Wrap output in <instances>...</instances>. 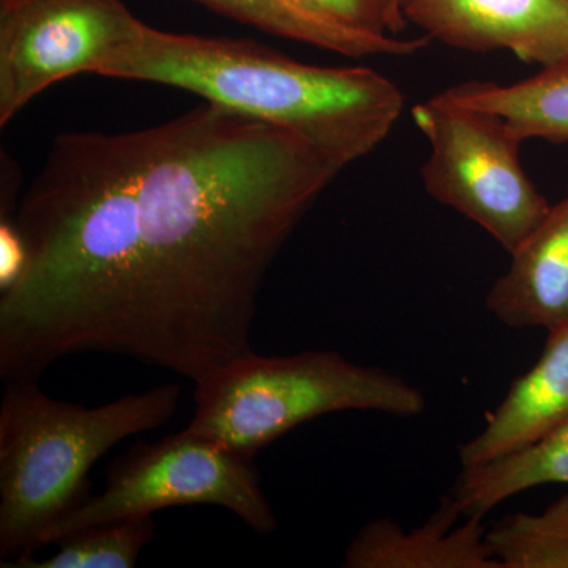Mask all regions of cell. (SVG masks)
<instances>
[{"label":"cell","mask_w":568,"mask_h":568,"mask_svg":"<svg viewBox=\"0 0 568 568\" xmlns=\"http://www.w3.org/2000/svg\"><path fill=\"white\" fill-rule=\"evenodd\" d=\"M343 168L297 134L205 102L125 133H63L11 220L0 377L125 355L192 383L252 353L265 275Z\"/></svg>","instance_id":"cell-1"},{"label":"cell","mask_w":568,"mask_h":568,"mask_svg":"<svg viewBox=\"0 0 568 568\" xmlns=\"http://www.w3.org/2000/svg\"><path fill=\"white\" fill-rule=\"evenodd\" d=\"M447 102L491 112L518 140L568 144V61L517 84L470 81L437 93Z\"/></svg>","instance_id":"cell-12"},{"label":"cell","mask_w":568,"mask_h":568,"mask_svg":"<svg viewBox=\"0 0 568 568\" xmlns=\"http://www.w3.org/2000/svg\"><path fill=\"white\" fill-rule=\"evenodd\" d=\"M403 18L458 50H507L523 62L568 61V0H398Z\"/></svg>","instance_id":"cell-8"},{"label":"cell","mask_w":568,"mask_h":568,"mask_svg":"<svg viewBox=\"0 0 568 568\" xmlns=\"http://www.w3.org/2000/svg\"><path fill=\"white\" fill-rule=\"evenodd\" d=\"M568 420V321L549 328L544 353L518 377L485 428L458 448L463 467L485 465L537 443Z\"/></svg>","instance_id":"cell-9"},{"label":"cell","mask_w":568,"mask_h":568,"mask_svg":"<svg viewBox=\"0 0 568 568\" xmlns=\"http://www.w3.org/2000/svg\"><path fill=\"white\" fill-rule=\"evenodd\" d=\"M297 9L325 22L368 33L395 36L406 28L398 0H290Z\"/></svg>","instance_id":"cell-17"},{"label":"cell","mask_w":568,"mask_h":568,"mask_svg":"<svg viewBox=\"0 0 568 568\" xmlns=\"http://www.w3.org/2000/svg\"><path fill=\"white\" fill-rule=\"evenodd\" d=\"M413 118L432 149L426 193L514 253L551 207L519 163L523 141L496 114L439 95L414 106Z\"/></svg>","instance_id":"cell-6"},{"label":"cell","mask_w":568,"mask_h":568,"mask_svg":"<svg viewBox=\"0 0 568 568\" xmlns=\"http://www.w3.org/2000/svg\"><path fill=\"white\" fill-rule=\"evenodd\" d=\"M24 2V0H0V9H9V7L17 6V3Z\"/></svg>","instance_id":"cell-19"},{"label":"cell","mask_w":568,"mask_h":568,"mask_svg":"<svg viewBox=\"0 0 568 568\" xmlns=\"http://www.w3.org/2000/svg\"><path fill=\"white\" fill-rule=\"evenodd\" d=\"M163 384L85 407L7 381L0 403V566L36 558L43 538L91 493L89 470L126 437L166 424L181 399Z\"/></svg>","instance_id":"cell-3"},{"label":"cell","mask_w":568,"mask_h":568,"mask_svg":"<svg viewBox=\"0 0 568 568\" xmlns=\"http://www.w3.org/2000/svg\"><path fill=\"white\" fill-rule=\"evenodd\" d=\"M485 305L510 328H549L568 321V196L511 253Z\"/></svg>","instance_id":"cell-10"},{"label":"cell","mask_w":568,"mask_h":568,"mask_svg":"<svg viewBox=\"0 0 568 568\" xmlns=\"http://www.w3.org/2000/svg\"><path fill=\"white\" fill-rule=\"evenodd\" d=\"M425 395L405 377L334 351L241 355L194 383L186 432L254 458L295 426L346 410L416 417Z\"/></svg>","instance_id":"cell-4"},{"label":"cell","mask_w":568,"mask_h":568,"mask_svg":"<svg viewBox=\"0 0 568 568\" xmlns=\"http://www.w3.org/2000/svg\"><path fill=\"white\" fill-rule=\"evenodd\" d=\"M211 9L274 33L323 50L338 52L347 58L368 55H413L425 50L429 37L398 39L395 36H368L338 28L297 9L290 0H197Z\"/></svg>","instance_id":"cell-14"},{"label":"cell","mask_w":568,"mask_h":568,"mask_svg":"<svg viewBox=\"0 0 568 568\" xmlns=\"http://www.w3.org/2000/svg\"><path fill=\"white\" fill-rule=\"evenodd\" d=\"M487 541L500 568H568V489L541 514L500 519Z\"/></svg>","instance_id":"cell-15"},{"label":"cell","mask_w":568,"mask_h":568,"mask_svg":"<svg viewBox=\"0 0 568 568\" xmlns=\"http://www.w3.org/2000/svg\"><path fill=\"white\" fill-rule=\"evenodd\" d=\"M253 459L186 429L156 443L134 444L108 466L103 491L52 526L43 547L85 526L181 506L226 508L253 532L267 536L278 521Z\"/></svg>","instance_id":"cell-5"},{"label":"cell","mask_w":568,"mask_h":568,"mask_svg":"<svg viewBox=\"0 0 568 568\" xmlns=\"http://www.w3.org/2000/svg\"><path fill=\"white\" fill-rule=\"evenodd\" d=\"M0 291H6L17 282L24 271L26 246L21 235L10 219H2L0 227Z\"/></svg>","instance_id":"cell-18"},{"label":"cell","mask_w":568,"mask_h":568,"mask_svg":"<svg viewBox=\"0 0 568 568\" xmlns=\"http://www.w3.org/2000/svg\"><path fill=\"white\" fill-rule=\"evenodd\" d=\"M545 485L568 487V420L521 450L463 467L450 496L463 517L484 518L511 496Z\"/></svg>","instance_id":"cell-13"},{"label":"cell","mask_w":568,"mask_h":568,"mask_svg":"<svg viewBox=\"0 0 568 568\" xmlns=\"http://www.w3.org/2000/svg\"><path fill=\"white\" fill-rule=\"evenodd\" d=\"M153 532V515L85 526L61 538L50 558L22 560L13 568H133Z\"/></svg>","instance_id":"cell-16"},{"label":"cell","mask_w":568,"mask_h":568,"mask_svg":"<svg viewBox=\"0 0 568 568\" xmlns=\"http://www.w3.org/2000/svg\"><path fill=\"white\" fill-rule=\"evenodd\" d=\"M142 24L122 0H24L0 9V125L55 82L95 74Z\"/></svg>","instance_id":"cell-7"},{"label":"cell","mask_w":568,"mask_h":568,"mask_svg":"<svg viewBox=\"0 0 568 568\" xmlns=\"http://www.w3.org/2000/svg\"><path fill=\"white\" fill-rule=\"evenodd\" d=\"M462 510L452 496L424 525L406 530L390 518L362 526L345 552L346 568H500L489 551L478 517L458 525Z\"/></svg>","instance_id":"cell-11"},{"label":"cell","mask_w":568,"mask_h":568,"mask_svg":"<svg viewBox=\"0 0 568 568\" xmlns=\"http://www.w3.org/2000/svg\"><path fill=\"white\" fill-rule=\"evenodd\" d=\"M95 74L156 82L297 134L345 168L375 151L405 108L402 89L364 67H316L252 40L179 36L142 24Z\"/></svg>","instance_id":"cell-2"}]
</instances>
